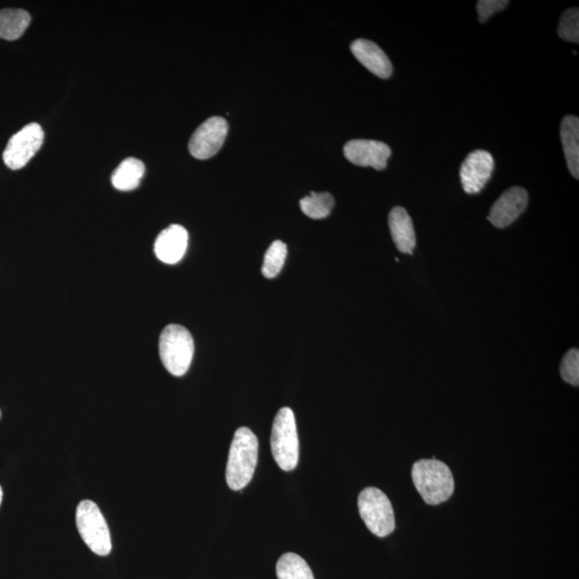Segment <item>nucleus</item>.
I'll return each mask as SVG.
<instances>
[{
    "instance_id": "nucleus-24",
    "label": "nucleus",
    "mask_w": 579,
    "mask_h": 579,
    "mask_svg": "<svg viewBox=\"0 0 579 579\" xmlns=\"http://www.w3.org/2000/svg\"><path fill=\"white\" fill-rule=\"evenodd\" d=\"M3 497H4L3 488L2 487H0V506H2Z\"/></svg>"
},
{
    "instance_id": "nucleus-25",
    "label": "nucleus",
    "mask_w": 579,
    "mask_h": 579,
    "mask_svg": "<svg viewBox=\"0 0 579 579\" xmlns=\"http://www.w3.org/2000/svg\"><path fill=\"white\" fill-rule=\"evenodd\" d=\"M0 417H2V411H0Z\"/></svg>"
},
{
    "instance_id": "nucleus-10",
    "label": "nucleus",
    "mask_w": 579,
    "mask_h": 579,
    "mask_svg": "<svg viewBox=\"0 0 579 579\" xmlns=\"http://www.w3.org/2000/svg\"><path fill=\"white\" fill-rule=\"evenodd\" d=\"M346 158L353 165L371 166L378 171L388 166L391 151L383 142L372 140L348 141L344 147Z\"/></svg>"
},
{
    "instance_id": "nucleus-21",
    "label": "nucleus",
    "mask_w": 579,
    "mask_h": 579,
    "mask_svg": "<svg viewBox=\"0 0 579 579\" xmlns=\"http://www.w3.org/2000/svg\"><path fill=\"white\" fill-rule=\"evenodd\" d=\"M560 38L573 42H579V11L572 8L563 12L558 27Z\"/></svg>"
},
{
    "instance_id": "nucleus-20",
    "label": "nucleus",
    "mask_w": 579,
    "mask_h": 579,
    "mask_svg": "<svg viewBox=\"0 0 579 579\" xmlns=\"http://www.w3.org/2000/svg\"><path fill=\"white\" fill-rule=\"evenodd\" d=\"M288 249L282 241H275L267 249L263 266V276L269 279L275 278L282 272L285 263Z\"/></svg>"
},
{
    "instance_id": "nucleus-3",
    "label": "nucleus",
    "mask_w": 579,
    "mask_h": 579,
    "mask_svg": "<svg viewBox=\"0 0 579 579\" xmlns=\"http://www.w3.org/2000/svg\"><path fill=\"white\" fill-rule=\"evenodd\" d=\"M195 342L188 329L182 326H167L159 339V354L166 370L176 377H182L192 362Z\"/></svg>"
},
{
    "instance_id": "nucleus-6",
    "label": "nucleus",
    "mask_w": 579,
    "mask_h": 579,
    "mask_svg": "<svg viewBox=\"0 0 579 579\" xmlns=\"http://www.w3.org/2000/svg\"><path fill=\"white\" fill-rule=\"evenodd\" d=\"M77 527L80 538L98 556H108L112 551L111 534L107 521L97 504L91 500L80 502L77 509Z\"/></svg>"
},
{
    "instance_id": "nucleus-4",
    "label": "nucleus",
    "mask_w": 579,
    "mask_h": 579,
    "mask_svg": "<svg viewBox=\"0 0 579 579\" xmlns=\"http://www.w3.org/2000/svg\"><path fill=\"white\" fill-rule=\"evenodd\" d=\"M271 447L280 469L292 471L296 468L300 458V445L294 411L282 408L273 421Z\"/></svg>"
},
{
    "instance_id": "nucleus-16",
    "label": "nucleus",
    "mask_w": 579,
    "mask_h": 579,
    "mask_svg": "<svg viewBox=\"0 0 579 579\" xmlns=\"http://www.w3.org/2000/svg\"><path fill=\"white\" fill-rule=\"evenodd\" d=\"M145 173V166L141 160L127 158L112 174V184L117 190L132 191L138 188Z\"/></svg>"
},
{
    "instance_id": "nucleus-12",
    "label": "nucleus",
    "mask_w": 579,
    "mask_h": 579,
    "mask_svg": "<svg viewBox=\"0 0 579 579\" xmlns=\"http://www.w3.org/2000/svg\"><path fill=\"white\" fill-rule=\"evenodd\" d=\"M188 247V232L179 226L172 224L158 235L155 241V254L161 263L177 264L183 259Z\"/></svg>"
},
{
    "instance_id": "nucleus-18",
    "label": "nucleus",
    "mask_w": 579,
    "mask_h": 579,
    "mask_svg": "<svg viewBox=\"0 0 579 579\" xmlns=\"http://www.w3.org/2000/svg\"><path fill=\"white\" fill-rule=\"evenodd\" d=\"M278 579H315L306 562L294 552L280 557L276 565Z\"/></svg>"
},
{
    "instance_id": "nucleus-22",
    "label": "nucleus",
    "mask_w": 579,
    "mask_h": 579,
    "mask_svg": "<svg viewBox=\"0 0 579 579\" xmlns=\"http://www.w3.org/2000/svg\"><path fill=\"white\" fill-rule=\"evenodd\" d=\"M560 373L566 383L577 388L579 384V351L577 348H572L565 354L562 367H560Z\"/></svg>"
},
{
    "instance_id": "nucleus-1",
    "label": "nucleus",
    "mask_w": 579,
    "mask_h": 579,
    "mask_svg": "<svg viewBox=\"0 0 579 579\" xmlns=\"http://www.w3.org/2000/svg\"><path fill=\"white\" fill-rule=\"evenodd\" d=\"M258 452L255 434L247 427L239 428L229 452L226 477L230 488L241 490L251 483L258 464Z\"/></svg>"
},
{
    "instance_id": "nucleus-19",
    "label": "nucleus",
    "mask_w": 579,
    "mask_h": 579,
    "mask_svg": "<svg viewBox=\"0 0 579 579\" xmlns=\"http://www.w3.org/2000/svg\"><path fill=\"white\" fill-rule=\"evenodd\" d=\"M335 201L328 192H311L309 196L302 198L300 207L303 213L313 220L327 218L334 208Z\"/></svg>"
},
{
    "instance_id": "nucleus-7",
    "label": "nucleus",
    "mask_w": 579,
    "mask_h": 579,
    "mask_svg": "<svg viewBox=\"0 0 579 579\" xmlns=\"http://www.w3.org/2000/svg\"><path fill=\"white\" fill-rule=\"evenodd\" d=\"M45 141V132L39 123L27 124L17 134L11 136L3 158L11 170H20L39 152Z\"/></svg>"
},
{
    "instance_id": "nucleus-14",
    "label": "nucleus",
    "mask_w": 579,
    "mask_h": 579,
    "mask_svg": "<svg viewBox=\"0 0 579 579\" xmlns=\"http://www.w3.org/2000/svg\"><path fill=\"white\" fill-rule=\"evenodd\" d=\"M389 226L391 239L398 251L402 253L413 254L416 241L413 220L403 208L397 207L391 210Z\"/></svg>"
},
{
    "instance_id": "nucleus-11",
    "label": "nucleus",
    "mask_w": 579,
    "mask_h": 579,
    "mask_svg": "<svg viewBox=\"0 0 579 579\" xmlns=\"http://www.w3.org/2000/svg\"><path fill=\"white\" fill-rule=\"evenodd\" d=\"M529 196L521 187H513L504 192L491 208L488 220L496 228L503 229L512 224L524 213L528 205Z\"/></svg>"
},
{
    "instance_id": "nucleus-23",
    "label": "nucleus",
    "mask_w": 579,
    "mask_h": 579,
    "mask_svg": "<svg viewBox=\"0 0 579 579\" xmlns=\"http://www.w3.org/2000/svg\"><path fill=\"white\" fill-rule=\"evenodd\" d=\"M508 0H481L477 3L478 20L487 22L490 16L508 7Z\"/></svg>"
},
{
    "instance_id": "nucleus-17",
    "label": "nucleus",
    "mask_w": 579,
    "mask_h": 579,
    "mask_svg": "<svg viewBox=\"0 0 579 579\" xmlns=\"http://www.w3.org/2000/svg\"><path fill=\"white\" fill-rule=\"evenodd\" d=\"M31 16L21 9L0 11V38L14 41L21 38L30 25Z\"/></svg>"
},
{
    "instance_id": "nucleus-9",
    "label": "nucleus",
    "mask_w": 579,
    "mask_h": 579,
    "mask_svg": "<svg viewBox=\"0 0 579 579\" xmlns=\"http://www.w3.org/2000/svg\"><path fill=\"white\" fill-rule=\"evenodd\" d=\"M495 161L493 155L488 151L478 149L472 152L465 159L460 169V180L463 189L468 195H476L481 192L493 174Z\"/></svg>"
},
{
    "instance_id": "nucleus-8",
    "label": "nucleus",
    "mask_w": 579,
    "mask_h": 579,
    "mask_svg": "<svg viewBox=\"0 0 579 579\" xmlns=\"http://www.w3.org/2000/svg\"><path fill=\"white\" fill-rule=\"evenodd\" d=\"M229 124L222 117H210L192 134L189 152L193 157L200 160L213 157L226 141Z\"/></svg>"
},
{
    "instance_id": "nucleus-5",
    "label": "nucleus",
    "mask_w": 579,
    "mask_h": 579,
    "mask_svg": "<svg viewBox=\"0 0 579 579\" xmlns=\"http://www.w3.org/2000/svg\"><path fill=\"white\" fill-rule=\"evenodd\" d=\"M360 518L370 531L379 538L388 537L395 531L393 506L382 490L367 488L359 496Z\"/></svg>"
},
{
    "instance_id": "nucleus-2",
    "label": "nucleus",
    "mask_w": 579,
    "mask_h": 579,
    "mask_svg": "<svg viewBox=\"0 0 579 579\" xmlns=\"http://www.w3.org/2000/svg\"><path fill=\"white\" fill-rule=\"evenodd\" d=\"M411 475L416 490L429 506L447 501L456 489L451 469L437 459L419 460Z\"/></svg>"
},
{
    "instance_id": "nucleus-13",
    "label": "nucleus",
    "mask_w": 579,
    "mask_h": 579,
    "mask_svg": "<svg viewBox=\"0 0 579 579\" xmlns=\"http://www.w3.org/2000/svg\"><path fill=\"white\" fill-rule=\"evenodd\" d=\"M351 51L360 64L375 76L389 79L393 73L391 60L375 42L358 39L352 43Z\"/></svg>"
},
{
    "instance_id": "nucleus-15",
    "label": "nucleus",
    "mask_w": 579,
    "mask_h": 579,
    "mask_svg": "<svg viewBox=\"0 0 579 579\" xmlns=\"http://www.w3.org/2000/svg\"><path fill=\"white\" fill-rule=\"evenodd\" d=\"M562 141L566 164L573 177L579 178V120L576 116L568 115L562 123Z\"/></svg>"
}]
</instances>
